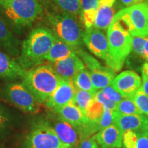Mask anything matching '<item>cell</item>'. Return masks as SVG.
Segmentation results:
<instances>
[{
    "mask_svg": "<svg viewBox=\"0 0 148 148\" xmlns=\"http://www.w3.org/2000/svg\"><path fill=\"white\" fill-rule=\"evenodd\" d=\"M141 78L134 71L121 72L112 81L110 85L125 98L133 99L136 91L141 87Z\"/></svg>",
    "mask_w": 148,
    "mask_h": 148,
    "instance_id": "30bf717a",
    "label": "cell"
},
{
    "mask_svg": "<svg viewBox=\"0 0 148 148\" xmlns=\"http://www.w3.org/2000/svg\"><path fill=\"white\" fill-rule=\"evenodd\" d=\"M122 144L124 148H148V132L125 131Z\"/></svg>",
    "mask_w": 148,
    "mask_h": 148,
    "instance_id": "603a6c76",
    "label": "cell"
},
{
    "mask_svg": "<svg viewBox=\"0 0 148 148\" xmlns=\"http://www.w3.org/2000/svg\"><path fill=\"white\" fill-rule=\"evenodd\" d=\"M106 36L108 54L105 62L114 71H119L132 51V36L119 21H112L107 29Z\"/></svg>",
    "mask_w": 148,
    "mask_h": 148,
    "instance_id": "277c9868",
    "label": "cell"
},
{
    "mask_svg": "<svg viewBox=\"0 0 148 148\" xmlns=\"http://www.w3.org/2000/svg\"><path fill=\"white\" fill-rule=\"evenodd\" d=\"M99 2V0H79V19L85 28H89L93 25Z\"/></svg>",
    "mask_w": 148,
    "mask_h": 148,
    "instance_id": "44dd1931",
    "label": "cell"
},
{
    "mask_svg": "<svg viewBox=\"0 0 148 148\" xmlns=\"http://www.w3.org/2000/svg\"><path fill=\"white\" fill-rule=\"evenodd\" d=\"M95 99V94L89 91L76 89L73 102L85 114L86 110Z\"/></svg>",
    "mask_w": 148,
    "mask_h": 148,
    "instance_id": "d4e9b609",
    "label": "cell"
},
{
    "mask_svg": "<svg viewBox=\"0 0 148 148\" xmlns=\"http://www.w3.org/2000/svg\"><path fill=\"white\" fill-rule=\"evenodd\" d=\"M83 42L88 50L98 58L106 60L108 54L107 36L102 30L91 27L86 28L83 34Z\"/></svg>",
    "mask_w": 148,
    "mask_h": 148,
    "instance_id": "9c48e42d",
    "label": "cell"
},
{
    "mask_svg": "<svg viewBox=\"0 0 148 148\" xmlns=\"http://www.w3.org/2000/svg\"><path fill=\"white\" fill-rule=\"evenodd\" d=\"M115 1L116 0H99L92 27L100 30L108 28L115 14L114 8Z\"/></svg>",
    "mask_w": 148,
    "mask_h": 148,
    "instance_id": "ac0fdd59",
    "label": "cell"
},
{
    "mask_svg": "<svg viewBox=\"0 0 148 148\" xmlns=\"http://www.w3.org/2000/svg\"><path fill=\"white\" fill-rule=\"evenodd\" d=\"M20 45L19 40L16 38L8 23L0 15V48L11 56H18Z\"/></svg>",
    "mask_w": 148,
    "mask_h": 148,
    "instance_id": "e0dca14e",
    "label": "cell"
},
{
    "mask_svg": "<svg viewBox=\"0 0 148 148\" xmlns=\"http://www.w3.org/2000/svg\"><path fill=\"white\" fill-rule=\"evenodd\" d=\"M119 3L124 8L131 6V5L137 4V3L143 2V0H119Z\"/></svg>",
    "mask_w": 148,
    "mask_h": 148,
    "instance_id": "e575fe53",
    "label": "cell"
},
{
    "mask_svg": "<svg viewBox=\"0 0 148 148\" xmlns=\"http://www.w3.org/2000/svg\"><path fill=\"white\" fill-rule=\"evenodd\" d=\"M38 1H40V3H41L42 5H45V6H46V5H47V0H38Z\"/></svg>",
    "mask_w": 148,
    "mask_h": 148,
    "instance_id": "8d00e7d4",
    "label": "cell"
},
{
    "mask_svg": "<svg viewBox=\"0 0 148 148\" xmlns=\"http://www.w3.org/2000/svg\"><path fill=\"white\" fill-rule=\"evenodd\" d=\"M113 112L114 111L109 110V109L104 107V111H103L102 116H101L100 120L97 123L98 131L113 124Z\"/></svg>",
    "mask_w": 148,
    "mask_h": 148,
    "instance_id": "f546056e",
    "label": "cell"
},
{
    "mask_svg": "<svg viewBox=\"0 0 148 148\" xmlns=\"http://www.w3.org/2000/svg\"><path fill=\"white\" fill-rule=\"evenodd\" d=\"M133 100L141 111L142 114L148 117V96L145 95L141 87L135 93Z\"/></svg>",
    "mask_w": 148,
    "mask_h": 148,
    "instance_id": "f1b7e54d",
    "label": "cell"
},
{
    "mask_svg": "<svg viewBox=\"0 0 148 148\" xmlns=\"http://www.w3.org/2000/svg\"><path fill=\"white\" fill-rule=\"evenodd\" d=\"M51 126L54 130L59 139L68 148H75L79 141V134L77 130L60 117L52 119Z\"/></svg>",
    "mask_w": 148,
    "mask_h": 148,
    "instance_id": "5bb4252c",
    "label": "cell"
},
{
    "mask_svg": "<svg viewBox=\"0 0 148 148\" xmlns=\"http://www.w3.org/2000/svg\"><path fill=\"white\" fill-rule=\"evenodd\" d=\"M117 21L125 27L132 36H148V4L141 2L120 10L114 14Z\"/></svg>",
    "mask_w": 148,
    "mask_h": 148,
    "instance_id": "8992f818",
    "label": "cell"
},
{
    "mask_svg": "<svg viewBox=\"0 0 148 148\" xmlns=\"http://www.w3.org/2000/svg\"><path fill=\"white\" fill-rule=\"evenodd\" d=\"M51 1L60 10L79 17L80 15L79 0H51Z\"/></svg>",
    "mask_w": 148,
    "mask_h": 148,
    "instance_id": "484cf974",
    "label": "cell"
},
{
    "mask_svg": "<svg viewBox=\"0 0 148 148\" xmlns=\"http://www.w3.org/2000/svg\"><path fill=\"white\" fill-rule=\"evenodd\" d=\"M115 111L123 114H142L141 111L136 106L134 101L131 98H125L121 101L116 103Z\"/></svg>",
    "mask_w": 148,
    "mask_h": 148,
    "instance_id": "83f0119b",
    "label": "cell"
},
{
    "mask_svg": "<svg viewBox=\"0 0 148 148\" xmlns=\"http://www.w3.org/2000/svg\"><path fill=\"white\" fill-rule=\"evenodd\" d=\"M103 111H104V106L101 103L98 102L94 99V101L86 110L85 115L90 123L97 126V123L100 120L103 113Z\"/></svg>",
    "mask_w": 148,
    "mask_h": 148,
    "instance_id": "4316f807",
    "label": "cell"
},
{
    "mask_svg": "<svg viewBox=\"0 0 148 148\" xmlns=\"http://www.w3.org/2000/svg\"><path fill=\"white\" fill-rule=\"evenodd\" d=\"M0 148H5V147H3V146L2 145H1V143H0Z\"/></svg>",
    "mask_w": 148,
    "mask_h": 148,
    "instance_id": "ab89813d",
    "label": "cell"
},
{
    "mask_svg": "<svg viewBox=\"0 0 148 148\" xmlns=\"http://www.w3.org/2000/svg\"><path fill=\"white\" fill-rule=\"evenodd\" d=\"M62 77L50 65H38L26 70L22 83L40 103H44L54 92Z\"/></svg>",
    "mask_w": 148,
    "mask_h": 148,
    "instance_id": "3957f363",
    "label": "cell"
},
{
    "mask_svg": "<svg viewBox=\"0 0 148 148\" xmlns=\"http://www.w3.org/2000/svg\"><path fill=\"white\" fill-rule=\"evenodd\" d=\"M113 121L123 132L129 130L148 132V117L143 114H123L114 111Z\"/></svg>",
    "mask_w": 148,
    "mask_h": 148,
    "instance_id": "7c38bea8",
    "label": "cell"
},
{
    "mask_svg": "<svg viewBox=\"0 0 148 148\" xmlns=\"http://www.w3.org/2000/svg\"><path fill=\"white\" fill-rule=\"evenodd\" d=\"M23 148H68L56 134L51 123L47 120L36 121L23 142Z\"/></svg>",
    "mask_w": 148,
    "mask_h": 148,
    "instance_id": "ba28073f",
    "label": "cell"
},
{
    "mask_svg": "<svg viewBox=\"0 0 148 148\" xmlns=\"http://www.w3.org/2000/svg\"><path fill=\"white\" fill-rule=\"evenodd\" d=\"M25 71L12 56L0 49V79L8 81L22 79Z\"/></svg>",
    "mask_w": 148,
    "mask_h": 148,
    "instance_id": "9a60e30c",
    "label": "cell"
},
{
    "mask_svg": "<svg viewBox=\"0 0 148 148\" xmlns=\"http://www.w3.org/2000/svg\"><path fill=\"white\" fill-rule=\"evenodd\" d=\"M42 11L38 0H6L0 5L1 16L16 32L30 27Z\"/></svg>",
    "mask_w": 148,
    "mask_h": 148,
    "instance_id": "7a4b0ae2",
    "label": "cell"
},
{
    "mask_svg": "<svg viewBox=\"0 0 148 148\" xmlns=\"http://www.w3.org/2000/svg\"><path fill=\"white\" fill-rule=\"evenodd\" d=\"M79 148H99L93 136L81 140Z\"/></svg>",
    "mask_w": 148,
    "mask_h": 148,
    "instance_id": "836d02e7",
    "label": "cell"
},
{
    "mask_svg": "<svg viewBox=\"0 0 148 148\" xmlns=\"http://www.w3.org/2000/svg\"><path fill=\"white\" fill-rule=\"evenodd\" d=\"M1 97L27 114H37L40 109V103L23 83L8 82L1 90Z\"/></svg>",
    "mask_w": 148,
    "mask_h": 148,
    "instance_id": "52a82bcc",
    "label": "cell"
},
{
    "mask_svg": "<svg viewBox=\"0 0 148 148\" xmlns=\"http://www.w3.org/2000/svg\"><path fill=\"white\" fill-rule=\"evenodd\" d=\"M142 76H143V82L141 84V88L145 95L148 96V76L144 74H142Z\"/></svg>",
    "mask_w": 148,
    "mask_h": 148,
    "instance_id": "d590c367",
    "label": "cell"
},
{
    "mask_svg": "<svg viewBox=\"0 0 148 148\" xmlns=\"http://www.w3.org/2000/svg\"><path fill=\"white\" fill-rule=\"evenodd\" d=\"M123 132L115 124L105 127L94 135L101 148H121Z\"/></svg>",
    "mask_w": 148,
    "mask_h": 148,
    "instance_id": "2e32d148",
    "label": "cell"
},
{
    "mask_svg": "<svg viewBox=\"0 0 148 148\" xmlns=\"http://www.w3.org/2000/svg\"><path fill=\"white\" fill-rule=\"evenodd\" d=\"M55 39L56 36L49 28L33 29L21 45L17 62L25 70L43 64Z\"/></svg>",
    "mask_w": 148,
    "mask_h": 148,
    "instance_id": "6da1fadb",
    "label": "cell"
},
{
    "mask_svg": "<svg viewBox=\"0 0 148 148\" xmlns=\"http://www.w3.org/2000/svg\"><path fill=\"white\" fill-rule=\"evenodd\" d=\"M18 121L10 108L0 103V142L10 137L18 126Z\"/></svg>",
    "mask_w": 148,
    "mask_h": 148,
    "instance_id": "d6986e66",
    "label": "cell"
},
{
    "mask_svg": "<svg viewBox=\"0 0 148 148\" xmlns=\"http://www.w3.org/2000/svg\"><path fill=\"white\" fill-rule=\"evenodd\" d=\"M90 75L92 86L96 90H98L110 85L115 77V71L103 66L100 69L90 71Z\"/></svg>",
    "mask_w": 148,
    "mask_h": 148,
    "instance_id": "7402d4cb",
    "label": "cell"
},
{
    "mask_svg": "<svg viewBox=\"0 0 148 148\" xmlns=\"http://www.w3.org/2000/svg\"><path fill=\"white\" fill-rule=\"evenodd\" d=\"M95 100L98 101V102L101 103L105 108H108L109 110L112 111L116 110V103L110 100V99H107V98L103 95V92H101V90H98L96 91L95 94Z\"/></svg>",
    "mask_w": 148,
    "mask_h": 148,
    "instance_id": "d6a6232c",
    "label": "cell"
},
{
    "mask_svg": "<svg viewBox=\"0 0 148 148\" xmlns=\"http://www.w3.org/2000/svg\"><path fill=\"white\" fill-rule=\"evenodd\" d=\"M71 79L75 89L86 90L93 94L97 91L92 84L90 71L86 68L75 74Z\"/></svg>",
    "mask_w": 148,
    "mask_h": 148,
    "instance_id": "cb8c5ba5",
    "label": "cell"
},
{
    "mask_svg": "<svg viewBox=\"0 0 148 148\" xmlns=\"http://www.w3.org/2000/svg\"><path fill=\"white\" fill-rule=\"evenodd\" d=\"M75 90L71 79L62 78L58 87L44 104L47 108L56 110L69 103H74Z\"/></svg>",
    "mask_w": 148,
    "mask_h": 148,
    "instance_id": "8fae6325",
    "label": "cell"
},
{
    "mask_svg": "<svg viewBox=\"0 0 148 148\" xmlns=\"http://www.w3.org/2000/svg\"><path fill=\"white\" fill-rule=\"evenodd\" d=\"M62 78L72 79L75 74L86 68L82 59L77 53L49 64Z\"/></svg>",
    "mask_w": 148,
    "mask_h": 148,
    "instance_id": "4fadbf2b",
    "label": "cell"
},
{
    "mask_svg": "<svg viewBox=\"0 0 148 148\" xmlns=\"http://www.w3.org/2000/svg\"><path fill=\"white\" fill-rule=\"evenodd\" d=\"M5 1H6V0H0V5H2L3 3H4Z\"/></svg>",
    "mask_w": 148,
    "mask_h": 148,
    "instance_id": "74e56055",
    "label": "cell"
},
{
    "mask_svg": "<svg viewBox=\"0 0 148 148\" xmlns=\"http://www.w3.org/2000/svg\"><path fill=\"white\" fill-rule=\"evenodd\" d=\"M101 90L103 92V95L107 99H110V100L113 101V102H115L116 103H118L125 99V97L121 93H119L117 90L114 89L111 85L106 86Z\"/></svg>",
    "mask_w": 148,
    "mask_h": 148,
    "instance_id": "4dcf8cb0",
    "label": "cell"
},
{
    "mask_svg": "<svg viewBox=\"0 0 148 148\" xmlns=\"http://www.w3.org/2000/svg\"><path fill=\"white\" fill-rule=\"evenodd\" d=\"M77 48L78 47L69 45L56 36L55 41L49 53L46 56L45 60L50 61L51 62L63 60L70 56L77 53Z\"/></svg>",
    "mask_w": 148,
    "mask_h": 148,
    "instance_id": "ffe728a7",
    "label": "cell"
},
{
    "mask_svg": "<svg viewBox=\"0 0 148 148\" xmlns=\"http://www.w3.org/2000/svg\"><path fill=\"white\" fill-rule=\"evenodd\" d=\"M47 21L49 29L57 38L76 47H79L83 42L84 30L77 16L61 10L48 11Z\"/></svg>",
    "mask_w": 148,
    "mask_h": 148,
    "instance_id": "5b68a950",
    "label": "cell"
},
{
    "mask_svg": "<svg viewBox=\"0 0 148 148\" xmlns=\"http://www.w3.org/2000/svg\"><path fill=\"white\" fill-rule=\"evenodd\" d=\"M143 2H145L148 4V0H143Z\"/></svg>",
    "mask_w": 148,
    "mask_h": 148,
    "instance_id": "f35d334b",
    "label": "cell"
},
{
    "mask_svg": "<svg viewBox=\"0 0 148 148\" xmlns=\"http://www.w3.org/2000/svg\"><path fill=\"white\" fill-rule=\"evenodd\" d=\"M132 51L136 55L143 58V47L147 37L132 36Z\"/></svg>",
    "mask_w": 148,
    "mask_h": 148,
    "instance_id": "1f68e13d",
    "label": "cell"
}]
</instances>
